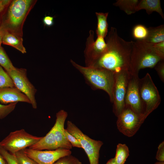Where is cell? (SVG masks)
<instances>
[{
  "instance_id": "cell-1",
  "label": "cell",
  "mask_w": 164,
  "mask_h": 164,
  "mask_svg": "<svg viewBox=\"0 0 164 164\" xmlns=\"http://www.w3.org/2000/svg\"><path fill=\"white\" fill-rule=\"evenodd\" d=\"M105 52L90 67L104 69L114 74L130 70L133 41H126L118 35L117 29L111 27L107 36Z\"/></svg>"
},
{
  "instance_id": "cell-2",
  "label": "cell",
  "mask_w": 164,
  "mask_h": 164,
  "mask_svg": "<svg viewBox=\"0 0 164 164\" xmlns=\"http://www.w3.org/2000/svg\"><path fill=\"white\" fill-rule=\"evenodd\" d=\"M35 2L32 0H11L0 13V27L5 31L22 36L23 24Z\"/></svg>"
},
{
  "instance_id": "cell-3",
  "label": "cell",
  "mask_w": 164,
  "mask_h": 164,
  "mask_svg": "<svg viewBox=\"0 0 164 164\" xmlns=\"http://www.w3.org/2000/svg\"><path fill=\"white\" fill-rule=\"evenodd\" d=\"M70 62L83 76L86 82L94 90H102L108 95L110 101L113 102V91L115 74L104 69L94 67H84L72 60Z\"/></svg>"
},
{
  "instance_id": "cell-4",
  "label": "cell",
  "mask_w": 164,
  "mask_h": 164,
  "mask_svg": "<svg viewBox=\"0 0 164 164\" xmlns=\"http://www.w3.org/2000/svg\"><path fill=\"white\" fill-rule=\"evenodd\" d=\"M164 60L155 51L153 45L144 40L133 41L130 72L138 75L141 69L154 68L159 61Z\"/></svg>"
},
{
  "instance_id": "cell-5",
  "label": "cell",
  "mask_w": 164,
  "mask_h": 164,
  "mask_svg": "<svg viewBox=\"0 0 164 164\" xmlns=\"http://www.w3.org/2000/svg\"><path fill=\"white\" fill-rule=\"evenodd\" d=\"M140 95L142 104L145 119L160 104L161 97L159 91L149 73L138 82Z\"/></svg>"
},
{
  "instance_id": "cell-6",
  "label": "cell",
  "mask_w": 164,
  "mask_h": 164,
  "mask_svg": "<svg viewBox=\"0 0 164 164\" xmlns=\"http://www.w3.org/2000/svg\"><path fill=\"white\" fill-rule=\"evenodd\" d=\"M66 129L80 142L88 156L90 164H99L100 151L103 142L91 138L70 121H68Z\"/></svg>"
},
{
  "instance_id": "cell-7",
  "label": "cell",
  "mask_w": 164,
  "mask_h": 164,
  "mask_svg": "<svg viewBox=\"0 0 164 164\" xmlns=\"http://www.w3.org/2000/svg\"><path fill=\"white\" fill-rule=\"evenodd\" d=\"M42 137L32 135L22 129L11 132L0 142V146L12 154L33 145Z\"/></svg>"
},
{
  "instance_id": "cell-8",
  "label": "cell",
  "mask_w": 164,
  "mask_h": 164,
  "mask_svg": "<svg viewBox=\"0 0 164 164\" xmlns=\"http://www.w3.org/2000/svg\"><path fill=\"white\" fill-rule=\"evenodd\" d=\"M130 72L124 71L115 74L113 91V111L118 117L125 106V98Z\"/></svg>"
},
{
  "instance_id": "cell-9",
  "label": "cell",
  "mask_w": 164,
  "mask_h": 164,
  "mask_svg": "<svg viewBox=\"0 0 164 164\" xmlns=\"http://www.w3.org/2000/svg\"><path fill=\"white\" fill-rule=\"evenodd\" d=\"M117 118L118 129L128 137H132L136 133L145 120L142 116L126 106Z\"/></svg>"
},
{
  "instance_id": "cell-10",
  "label": "cell",
  "mask_w": 164,
  "mask_h": 164,
  "mask_svg": "<svg viewBox=\"0 0 164 164\" xmlns=\"http://www.w3.org/2000/svg\"><path fill=\"white\" fill-rule=\"evenodd\" d=\"M6 72L12 80L15 87L27 96L32 108L36 109L37 104L35 95L37 90L29 80L26 70L15 67Z\"/></svg>"
},
{
  "instance_id": "cell-11",
  "label": "cell",
  "mask_w": 164,
  "mask_h": 164,
  "mask_svg": "<svg viewBox=\"0 0 164 164\" xmlns=\"http://www.w3.org/2000/svg\"><path fill=\"white\" fill-rule=\"evenodd\" d=\"M138 75L130 73L125 98V106L130 108L145 120L144 111L139 90Z\"/></svg>"
},
{
  "instance_id": "cell-12",
  "label": "cell",
  "mask_w": 164,
  "mask_h": 164,
  "mask_svg": "<svg viewBox=\"0 0 164 164\" xmlns=\"http://www.w3.org/2000/svg\"><path fill=\"white\" fill-rule=\"evenodd\" d=\"M107 44L104 38L97 36L94 40V32L91 30L86 43L84 53L86 67L91 66L106 51Z\"/></svg>"
},
{
  "instance_id": "cell-13",
  "label": "cell",
  "mask_w": 164,
  "mask_h": 164,
  "mask_svg": "<svg viewBox=\"0 0 164 164\" xmlns=\"http://www.w3.org/2000/svg\"><path fill=\"white\" fill-rule=\"evenodd\" d=\"M22 151L38 164H53L61 158L71 154L70 149L61 148L54 150L45 151L26 148Z\"/></svg>"
},
{
  "instance_id": "cell-14",
  "label": "cell",
  "mask_w": 164,
  "mask_h": 164,
  "mask_svg": "<svg viewBox=\"0 0 164 164\" xmlns=\"http://www.w3.org/2000/svg\"><path fill=\"white\" fill-rule=\"evenodd\" d=\"M67 116V113L64 110L59 111L56 114V121L53 127L55 139L58 148L70 150L72 146L65 137L64 128L65 122Z\"/></svg>"
},
{
  "instance_id": "cell-15",
  "label": "cell",
  "mask_w": 164,
  "mask_h": 164,
  "mask_svg": "<svg viewBox=\"0 0 164 164\" xmlns=\"http://www.w3.org/2000/svg\"><path fill=\"white\" fill-rule=\"evenodd\" d=\"M24 102L31 104L29 98L16 87L0 88V102L5 105L8 104Z\"/></svg>"
},
{
  "instance_id": "cell-16",
  "label": "cell",
  "mask_w": 164,
  "mask_h": 164,
  "mask_svg": "<svg viewBox=\"0 0 164 164\" xmlns=\"http://www.w3.org/2000/svg\"><path fill=\"white\" fill-rule=\"evenodd\" d=\"M58 148L55 139L53 126L45 136L29 147L36 150H52Z\"/></svg>"
},
{
  "instance_id": "cell-17",
  "label": "cell",
  "mask_w": 164,
  "mask_h": 164,
  "mask_svg": "<svg viewBox=\"0 0 164 164\" xmlns=\"http://www.w3.org/2000/svg\"><path fill=\"white\" fill-rule=\"evenodd\" d=\"M23 41L22 36L5 31L2 39V43L12 46L22 53H25L26 51L23 46Z\"/></svg>"
},
{
  "instance_id": "cell-18",
  "label": "cell",
  "mask_w": 164,
  "mask_h": 164,
  "mask_svg": "<svg viewBox=\"0 0 164 164\" xmlns=\"http://www.w3.org/2000/svg\"><path fill=\"white\" fill-rule=\"evenodd\" d=\"M144 9L148 15L153 12L159 13L163 19L164 15L161 6L160 0H140L136 8V11Z\"/></svg>"
},
{
  "instance_id": "cell-19",
  "label": "cell",
  "mask_w": 164,
  "mask_h": 164,
  "mask_svg": "<svg viewBox=\"0 0 164 164\" xmlns=\"http://www.w3.org/2000/svg\"><path fill=\"white\" fill-rule=\"evenodd\" d=\"M148 29L147 36L144 41L152 45L164 41V25L150 27Z\"/></svg>"
},
{
  "instance_id": "cell-20",
  "label": "cell",
  "mask_w": 164,
  "mask_h": 164,
  "mask_svg": "<svg viewBox=\"0 0 164 164\" xmlns=\"http://www.w3.org/2000/svg\"><path fill=\"white\" fill-rule=\"evenodd\" d=\"M95 14L97 21L96 30L97 36H101L104 38L107 35L108 32L107 18L108 13L96 12Z\"/></svg>"
},
{
  "instance_id": "cell-21",
  "label": "cell",
  "mask_w": 164,
  "mask_h": 164,
  "mask_svg": "<svg viewBox=\"0 0 164 164\" xmlns=\"http://www.w3.org/2000/svg\"><path fill=\"white\" fill-rule=\"evenodd\" d=\"M139 0H118L113 4L128 15L134 14L136 11V8L139 2Z\"/></svg>"
},
{
  "instance_id": "cell-22",
  "label": "cell",
  "mask_w": 164,
  "mask_h": 164,
  "mask_svg": "<svg viewBox=\"0 0 164 164\" xmlns=\"http://www.w3.org/2000/svg\"><path fill=\"white\" fill-rule=\"evenodd\" d=\"M128 146L125 144L118 143L117 145L114 157L116 164H124L129 155Z\"/></svg>"
},
{
  "instance_id": "cell-23",
  "label": "cell",
  "mask_w": 164,
  "mask_h": 164,
  "mask_svg": "<svg viewBox=\"0 0 164 164\" xmlns=\"http://www.w3.org/2000/svg\"><path fill=\"white\" fill-rule=\"evenodd\" d=\"M148 29L142 24L135 26L132 30L133 37L136 40H144L148 34Z\"/></svg>"
},
{
  "instance_id": "cell-24",
  "label": "cell",
  "mask_w": 164,
  "mask_h": 164,
  "mask_svg": "<svg viewBox=\"0 0 164 164\" xmlns=\"http://www.w3.org/2000/svg\"><path fill=\"white\" fill-rule=\"evenodd\" d=\"M0 65L8 72L15 68L7 55L4 49L0 46Z\"/></svg>"
},
{
  "instance_id": "cell-25",
  "label": "cell",
  "mask_w": 164,
  "mask_h": 164,
  "mask_svg": "<svg viewBox=\"0 0 164 164\" xmlns=\"http://www.w3.org/2000/svg\"><path fill=\"white\" fill-rule=\"evenodd\" d=\"M15 87V85L12 79L0 65V88Z\"/></svg>"
},
{
  "instance_id": "cell-26",
  "label": "cell",
  "mask_w": 164,
  "mask_h": 164,
  "mask_svg": "<svg viewBox=\"0 0 164 164\" xmlns=\"http://www.w3.org/2000/svg\"><path fill=\"white\" fill-rule=\"evenodd\" d=\"M0 154L7 164H19L14 154H12L0 146Z\"/></svg>"
},
{
  "instance_id": "cell-27",
  "label": "cell",
  "mask_w": 164,
  "mask_h": 164,
  "mask_svg": "<svg viewBox=\"0 0 164 164\" xmlns=\"http://www.w3.org/2000/svg\"><path fill=\"white\" fill-rule=\"evenodd\" d=\"M17 102L3 104L0 103V119L4 118L15 109Z\"/></svg>"
},
{
  "instance_id": "cell-28",
  "label": "cell",
  "mask_w": 164,
  "mask_h": 164,
  "mask_svg": "<svg viewBox=\"0 0 164 164\" xmlns=\"http://www.w3.org/2000/svg\"><path fill=\"white\" fill-rule=\"evenodd\" d=\"M14 154L19 164H38L34 160L27 156L23 152L22 150Z\"/></svg>"
},
{
  "instance_id": "cell-29",
  "label": "cell",
  "mask_w": 164,
  "mask_h": 164,
  "mask_svg": "<svg viewBox=\"0 0 164 164\" xmlns=\"http://www.w3.org/2000/svg\"><path fill=\"white\" fill-rule=\"evenodd\" d=\"M53 164H82L76 157L71 155L62 157Z\"/></svg>"
},
{
  "instance_id": "cell-30",
  "label": "cell",
  "mask_w": 164,
  "mask_h": 164,
  "mask_svg": "<svg viewBox=\"0 0 164 164\" xmlns=\"http://www.w3.org/2000/svg\"><path fill=\"white\" fill-rule=\"evenodd\" d=\"M65 134L66 139L71 144L72 147L83 149L80 142L70 134L66 129L65 130Z\"/></svg>"
},
{
  "instance_id": "cell-31",
  "label": "cell",
  "mask_w": 164,
  "mask_h": 164,
  "mask_svg": "<svg viewBox=\"0 0 164 164\" xmlns=\"http://www.w3.org/2000/svg\"><path fill=\"white\" fill-rule=\"evenodd\" d=\"M160 80L164 82V61L162 60L159 61L154 67Z\"/></svg>"
},
{
  "instance_id": "cell-32",
  "label": "cell",
  "mask_w": 164,
  "mask_h": 164,
  "mask_svg": "<svg viewBox=\"0 0 164 164\" xmlns=\"http://www.w3.org/2000/svg\"><path fill=\"white\" fill-rule=\"evenodd\" d=\"M156 159L159 162H164V142L159 145L155 156Z\"/></svg>"
},
{
  "instance_id": "cell-33",
  "label": "cell",
  "mask_w": 164,
  "mask_h": 164,
  "mask_svg": "<svg viewBox=\"0 0 164 164\" xmlns=\"http://www.w3.org/2000/svg\"><path fill=\"white\" fill-rule=\"evenodd\" d=\"M157 53L164 59V41L153 45Z\"/></svg>"
},
{
  "instance_id": "cell-34",
  "label": "cell",
  "mask_w": 164,
  "mask_h": 164,
  "mask_svg": "<svg viewBox=\"0 0 164 164\" xmlns=\"http://www.w3.org/2000/svg\"><path fill=\"white\" fill-rule=\"evenodd\" d=\"M43 21L45 25L51 26L53 24V17L50 16H46L43 19Z\"/></svg>"
},
{
  "instance_id": "cell-35",
  "label": "cell",
  "mask_w": 164,
  "mask_h": 164,
  "mask_svg": "<svg viewBox=\"0 0 164 164\" xmlns=\"http://www.w3.org/2000/svg\"><path fill=\"white\" fill-rule=\"evenodd\" d=\"M11 1L9 0H0V13L3 11Z\"/></svg>"
},
{
  "instance_id": "cell-36",
  "label": "cell",
  "mask_w": 164,
  "mask_h": 164,
  "mask_svg": "<svg viewBox=\"0 0 164 164\" xmlns=\"http://www.w3.org/2000/svg\"><path fill=\"white\" fill-rule=\"evenodd\" d=\"M5 30L0 27V46L2 43V39L4 34Z\"/></svg>"
},
{
  "instance_id": "cell-37",
  "label": "cell",
  "mask_w": 164,
  "mask_h": 164,
  "mask_svg": "<svg viewBox=\"0 0 164 164\" xmlns=\"http://www.w3.org/2000/svg\"><path fill=\"white\" fill-rule=\"evenodd\" d=\"M106 164H116L114 158L110 159Z\"/></svg>"
},
{
  "instance_id": "cell-38",
  "label": "cell",
  "mask_w": 164,
  "mask_h": 164,
  "mask_svg": "<svg viewBox=\"0 0 164 164\" xmlns=\"http://www.w3.org/2000/svg\"><path fill=\"white\" fill-rule=\"evenodd\" d=\"M0 164H6V162L2 157L0 154Z\"/></svg>"
},
{
  "instance_id": "cell-39",
  "label": "cell",
  "mask_w": 164,
  "mask_h": 164,
  "mask_svg": "<svg viewBox=\"0 0 164 164\" xmlns=\"http://www.w3.org/2000/svg\"><path fill=\"white\" fill-rule=\"evenodd\" d=\"M154 164H164V162L158 161L155 162Z\"/></svg>"
},
{
  "instance_id": "cell-40",
  "label": "cell",
  "mask_w": 164,
  "mask_h": 164,
  "mask_svg": "<svg viewBox=\"0 0 164 164\" xmlns=\"http://www.w3.org/2000/svg\"><path fill=\"white\" fill-rule=\"evenodd\" d=\"M1 26V21H0V27Z\"/></svg>"
},
{
  "instance_id": "cell-41",
  "label": "cell",
  "mask_w": 164,
  "mask_h": 164,
  "mask_svg": "<svg viewBox=\"0 0 164 164\" xmlns=\"http://www.w3.org/2000/svg\"><path fill=\"white\" fill-rule=\"evenodd\" d=\"M6 164H7L6 163Z\"/></svg>"
}]
</instances>
